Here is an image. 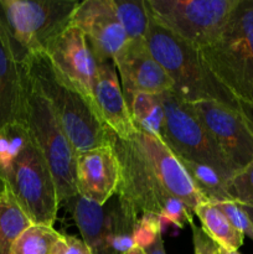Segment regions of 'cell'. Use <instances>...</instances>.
Masks as SVG:
<instances>
[{
    "label": "cell",
    "mask_w": 253,
    "mask_h": 254,
    "mask_svg": "<svg viewBox=\"0 0 253 254\" xmlns=\"http://www.w3.org/2000/svg\"><path fill=\"white\" fill-rule=\"evenodd\" d=\"M0 178L32 223L54 227L60 200L47 161L25 123L0 129Z\"/></svg>",
    "instance_id": "obj_1"
},
{
    "label": "cell",
    "mask_w": 253,
    "mask_h": 254,
    "mask_svg": "<svg viewBox=\"0 0 253 254\" xmlns=\"http://www.w3.org/2000/svg\"><path fill=\"white\" fill-rule=\"evenodd\" d=\"M109 143L121 166L116 196L129 217L136 222L140 216L153 213L160 217L163 223L178 228H184L186 223L192 225L193 213L183 201L169 192L133 136L129 140H122L109 131Z\"/></svg>",
    "instance_id": "obj_2"
},
{
    "label": "cell",
    "mask_w": 253,
    "mask_h": 254,
    "mask_svg": "<svg viewBox=\"0 0 253 254\" xmlns=\"http://www.w3.org/2000/svg\"><path fill=\"white\" fill-rule=\"evenodd\" d=\"M30 81L45 96L77 153L109 144V130L93 106L60 74L46 54L24 56Z\"/></svg>",
    "instance_id": "obj_3"
},
{
    "label": "cell",
    "mask_w": 253,
    "mask_h": 254,
    "mask_svg": "<svg viewBox=\"0 0 253 254\" xmlns=\"http://www.w3.org/2000/svg\"><path fill=\"white\" fill-rule=\"evenodd\" d=\"M197 51L236 101L253 106V0H240L221 34Z\"/></svg>",
    "instance_id": "obj_4"
},
{
    "label": "cell",
    "mask_w": 253,
    "mask_h": 254,
    "mask_svg": "<svg viewBox=\"0 0 253 254\" xmlns=\"http://www.w3.org/2000/svg\"><path fill=\"white\" fill-rule=\"evenodd\" d=\"M145 41L150 54L173 82V91L184 101H216L238 106L206 68L197 49L159 25L151 16Z\"/></svg>",
    "instance_id": "obj_5"
},
{
    "label": "cell",
    "mask_w": 253,
    "mask_h": 254,
    "mask_svg": "<svg viewBox=\"0 0 253 254\" xmlns=\"http://www.w3.org/2000/svg\"><path fill=\"white\" fill-rule=\"evenodd\" d=\"M24 123L47 161L60 202L78 195L76 183L77 151L60 124L54 108L26 73Z\"/></svg>",
    "instance_id": "obj_6"
},
{
    "label": "cell",
    "mask_w": 253,
    "mask_h": 254,
    "mask_svg": "<svg viewBox=\"0 0 253 254\" xmlns=\"http://www.w3.org/2000/svg\"><path fill=\"white\" fill-rule=\"evenodd\" d=\"M160 97L164 108L161 139L179 159L210 166L226 181L237 173L189 102L174 91L164 92Z\"/></svg>",
    "instance_id": "obj_7"
},
{
    "label": "cell",
    "mask_w": 253,
    "mask_h": 254,
    "mask_svg": "<svg viewBox=\"0 0 253 254\" xmlns=\"http://www.w3.org/2000/svg\"><path fill=\"white\" fill-rule=\"evenodd\" d=\"M240 0H145L149 15L195 49L212 42Z\"/></svg>",
    "instance_id": "obj_8"
},
{
    "label": "cell",
    "mask_w": 253,
    "mask_h": 254,
    "mask_svg": "<svg viewBox=\"0 0 253 254\" xmlns=\"http://www.w3.org/2000/svg\"><path fill=\"white\" fill-rule=\"evenodd\" d=\"M77 4L76 0H0V16L25 54H45L50 44L69 25Z\"/></svg>",
    "instance_id": "obj_9"
},
{
    "label": "cell",
    "mask_w": 253,
    "mask_h": 254,
    "mask_svg": "<svg viewBox=\"0 0 253 254\" xmlns=\"http://www.w3.org/2000/svg\"><path fill=\"white\" fill-rule=\"evenodd\" d=\"M190 104L237 170L252 163L253 138L241 116L238 106H227L216 101H200Z\"/></svg>",
    "instance_id": "obj_10"
},
{
    "label": "cell",
    "mask_w": 253,
    "mask_h": 254,
    "mask_svg": "<svg viewBox=\"0 0 253 254\" xmlns=\"http://www.w3.org/2000/svg\"><path fill=\"white\" fill-rule=\"evenodd\" d=\"M69 25L83 32L97 62L114 61L129 42L112 0L78 1L72 12Z\"/></svg>",
    "instance_id": "obj_11"
},
{
    "label": "cell",
    "mask_w": 253,
    "mask_h": 254,
    "mask_svg": "<svg viewBox=\"0 0 253 254\" xmlns=\"http://www.w3.org/2000/svg\"><path fill=\"white\" fill-rule=\"evenodd\" d=\"M45 54L60 74L81 92L94 108L93 84L97 61L83 32L68 25L50 44Z\"/></svg>",
    "instance_id": "obj_12"
},
{
    "label": "cell",
    "mask_w": 253,
    "mask_h": 254,
    "mask_svg": "<svg viewBox=\"0 0 253 254\" xmlns=\"http://www.w3.org/2000/svg\"><path fill=\"white\" fill-rule=\"evenodd\" d=\"M24 56L0 16V129L24 123L27 81Z\"/></svg>",
    "instance_id": "obj_13"
},
{
    "label": "cell",
    "mask_w": 253,
    "mask_h": 254,
    "mask_svg": "<svg viewBox=\"0 0 253 254\" xmlns=\"http://www.w3.org/2000/svg\"><path fill=\"white\" fill-rule=\"evenodd\" d=\"M126 101L135 93L161 94L173 91L171 79L149 51L145 40L129 41L114 59Z\"/></svg>",
    "instance_id": "obj_14"
},
{
    "label": "cell",
    "mask_w": 253,
    "mask_h": 254,
    "mask_svg": "<svg viewBox=\"0 0 253 254\" xmlns=\"http://www.w3.org/2000/svg\"><path fill=\"white\" fill-rule=\"evenodd\" d=\"M121 166L112 144L77 153L76 183L78 195L99 206L116 196Z\"/></svg>",
    "instance_id": "obj_15"
},
{
    "label": "cell",
    "mask_w": 253,
    "mask_h": 254,
    "mask_svg": "<svg viewBox=\"0 0 253 254\" xmlns=\"http://www.w3.org/2000/svg\"><path fill=\"white\" fill-rule=\"evenodd\" d=\"M93 102L103 126L117 138L129 140L136 133L113 60L97 62Z\"/></svg>",
    "instance_id": "obj_16"
},
{
    "label": "cell",
    "mask_w": 253,
    "mask_h": 254,
    "mask_svg": "<svg viewBox=\"0 0 253 254\" xmlns=\"http://www.w3.org/2000/svg\"><path fill=\"white\" fill-rule=\"evenodd\" d=\"M133 138L140 146L166 189L174 197L183 201L193 213L198 205L208 202L193 185L178 156L161 139L136 130Z\"/></svg>",
    "instance_id": "obj_17"
},
{
    "label": "cell",
    "mask_w": 253,
    "mask_h": 254,
    "mask_svg": "<svg viewBox=\"0 0 253 254\" xmlns=\"http://www.w3.org/2000/svg\"><path fill=\"white\" fill-rule=\"evenodd\" d=\"M82 240L92 254H119L113 235L112 216L108 202L99 206L81 195L66 201Z\"/></svg>",
    "instance_id": "obj_18"
},
{
    "label": "cell",
    "mask_w": 253,
    "mask_h": 254,
    "mask_svg": "<svg viewBox=\"0 0 253 254\" xmlns=\"http://www.w3.org/2000/svg\"><path fill=\"white\" fill-rule=\"evenodd\" d=\"M201 222L203 232L218 246L225 250L238 251L243 245L245 236L235 228L225 213L216 203L206 202L198 205L193 211Z\"/></svg>",
    "instance_id": "obj_19"
},
{
    "label": "cell",
    "mask_w": 253,
    "mask_h": 254,
    "mask_svg": "<svg viewBox=\"0 0 253 254\" xmlns=\"http://www.w3.org/2000/svg\"><path fill=\"white\" fill-rule=\"evenodd\" d=\"M126 103L135 128L139 131L161 139L164 108L160 94L135 93Z\"/></svg>",
    "instance_id": "obj_20"
},
{
    "label": "cell",
    "mask_w": 253,
    "mask_h": 254,
    "mask_svg": "<svg viewBox=\"0 0 253 254\" xmlns=\"http://www.w3.org/2000/svg\"><path fill=\"white\" fill-rule=\"evenodd\" d=\"M30 225L31 220L9 189L0 191V254H10L12 243Z\"/></svg>",
    "instance_id": "obj_21"
},
{
    "label": "cell",
    "mask_w": 253,
    "mask_h": 254,
    "mask_svg": "<svg viewBox=\"0 0 253 254\" xmlns=\"http://www.w3.org/2000/svg\"><path fill=\"white\" fill-rule=\"evenodd\" d=\"M112 4L129 41L145 40L150 19L145 0H112Z\"/></svg>",
    "instance_id": "obj_22"
},
{
    "label": "cell",
    "mask_w": 253,
    "mask_h": 254,
    "mask_svg": "<svg viewBox=\"0 0 253 254\" xmlns=\"http://www.w3.org/2000/svg\"><path fill=\"white\" fill-rule=\"evenodd\" d=\"M185 168L186 173L192 180L198 192L211 203H220L230 201L226 193L225 186L227 181L215 170L203 164L193 163L179 159Z\"/></svg>",
    "instance_id": "obj_23"
},
{
    "label": "cell",
    "mask_w": 253,
    "mask_h": 254,
    "mask_svg": "<svg viewBox=\"0 0 253 254\" xmlns=\"http://www.w3.org/2000/svg\"><path fill=\"white\" fill-rule=\"evenodd\" d=\"M62 233L46 225H30L12 243L10 254H51Z\"/></svg>",
    "instance_id": "obj_24"
},
{
    "label": "cell",
    "mask_w": 253,
    "mask_h": 254,
    "mask_svg": "<svg viewBox=\"0 0 253 254\" xmlns=\"http://www.w3.org/2000/svg\"><path fill=\"white\" fill-rule=\"evenodd\" d=\"M225 190L230 201L243 207H253V161L228 179Z\"/></svg>",
    "instance_id": "obj_25"
},
{
    "label": "cell",
    "mask_w": 253,
    "mask_h": 254,
    "mask_svg": "<svg viewBox=\"0 0 253 254\" xmlns=\"http://www.w3.org/2000/svg\"><path fill=\"white\" fill-rule=\"evenodd\" d=\"M216 205L225 213L226 217L235 226V228H237L245 237L247 236L253 241V222L242 206L232 201H225Z\"/></svg>",
    "instance_id": "obj_26"
},
{
    "label": "cell",
    "mask_w": 253,
    "mask_h": 254,
    "mask_svg": "<svg viewBox=\"0 0 253 254\" xmlns=\"http://www.w3.org/2000/svg\"><path fill=\"white\" fill-rule=\"evenodd\" d=\"M51 254H92L83 240L69 235H62L55 243Z\"/></svg>",
    "instance_id": "obj_27"
},
{
    "label": "cell",
    "mask_w": 253,
    "mask_h": 254,
    "mask_svg": "<svg viewBox=\"0 0 253 254\" xmlns=\"http://www.w3.org/2000/svg\"><path fill=\"white\" fill-rule=\"evenodd\" d=\"M190 226L192 231L193 254H218L217 245L203 232L202 228L197 227L195 223Z\"/></svg>",
    "instance_id": "obj_28"
},
{
    "label": "cell",
    "mask_w": 253,
    "mask_h": 254,
    "mask_svg": "<svg viewBox=\"0 0 253 254\" xmlns=\"http://www.w3.org/2000/svg\"><path fill=\"white\" fill-rule=\"evenodd\" d=\"M238 109H240L241 116H242L243 121H245L246 126H247L248 130L253 138V106L238 102Z\"/></svg>",
    "instance_id": "obj_29"
},
{
    "label": "cell",
    "mask_w": 253,
    "mask_h": 254,
    "mask_svg": "<svg viewBox=\"0 0 253 254\" xmlns=\"http://www.w3.org/2000/svg\"><path fill=\"white\" fill-rule=\"evenodd\" d=\"M144 251H145L146 254H166L165 248H164V241H163V237H161V235L158 236V238H156V240L154 241V242L151 243L149 247L144 248Z\"/></svg>",
    "instance_id": "obj_30"
},
{
    "label": "cell",
    "mask_w": 253,
    "mask_h": 254,
    "mask_svg": "<svg viewBox=\"0 0 253 254\" xmlns=\"http://www.w3.org/2000/svg\"><path fill=\"white\" fill-rule=\"evenodd\" d=\"M126 254H146V253H145V251H144V248L135 246V247L130 248V250H129Z\"/></svg>",
    "instance_id": "obj_31"
},
{
    "label": "cell",
    "mask_w": 253,
    "mask_h": 254,
    "mask_svg": "<svg viewBox=\"0 0 253 254\" xmlns=\"http://www.w3.org/2000/svg\"><path fill=\"white\" fill-rule=\"evenodd\" d=\"M217 252L218 254H241L238 251H230V250H225L222 247H218L217 246Z\"/></svg>",
    "instance_id": "obj_32"
},
{
    "label": "cell",
    "mask_w": 253,
    "mask_h": 254,
    "mask_svg": "<svg viewBox=\"0 0 253 254\" xmlns=\"http://www.w3.org/2000/svg\"><path fill=\"white\" fill-rule=\"evenodd\" d=\"M243 208H245V211L248 213V216H250V218L252 220V222H253V207H243Z\"/></svg>",
    "instance_id": "obj_33"
},
{
    "label": "cell",
    "mask_w": 253,
    "mask_h": 254,
    "mask_svg": "<svg viewBox=\"0 0 253 254\" xmlns=\"http://www.w3.org/2000/svg\"><path fill=\"white\" fill-rule=\"evenodd\" d=\"M5 189V184H4V181L1 180V178H0V191H2Z\"/></svg>",
    "instance_id": "obj_34"
}]
</instances>
